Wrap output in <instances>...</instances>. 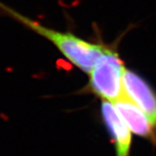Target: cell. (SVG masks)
Here are the masks:
<instances>
[{"label":"cell","instance_id":"1","mask_svg":"<svg viewBox=\"0 0 156 156\" xmlns=\"http://www.w3.org/2000/svg\"><path fill=\"white\" fill-rule=\"evenodd\" d=\"M0 14L19 23L50 42L70 63L87 74H89L96 62L108 49L104 45L89 42L70 32L47 27L1 2Z\"/></svg>","mask_w":156,"mask_h":156},{"label":"cell","instance_id":"2","mask_svg":"<svg viewBox=\"0 0 156 156\" xmlns=\"http://www.w3.org/2000/svg\"><path fill=\"white\" fill-rule=\"evenodd\" d=\"M125 68L119 55L107 49L89 72V89L104 101L115 102L122 97V78Z\"/></svg>","mask_w":156,"mask_h":156},{"label":"cell","instance_id":"3","mask_svg":"<svg viewBox=\"0 0 156 156\" xmlns=\"http://www.w3.org/2000/svg\"><path fill=\"white\" fill-rule=\"evenodd\" d=\"M123 95L147 115L156 126V94L149 83L136 72L126 69L122 78Z\"/></svg>","mask_w":156,"mask_h":156},{"label":"cell","instance_id":"4","mask_svg":"<svg viewBox=\"0 0 156 156\" xmlns=\"http://www.w3.org/2000/svg\"><path fill=\"white\" fill-rule=\"evenodd\" d=\"M101 115L115 141L116 156H129L131 132L118 115L112 102L108 101H102Z\"/></svg>","mask_w":156,"mask_h":156},{"label":"cell","instance_id":"5","mask_svg":"<svg viewBox=\"0 0 156 156\" xmlns=\"http://www.w3.org/2000/svg\"><path fill=\"white\" fill-rule=\"evenodd\" d=\"M113 103L118 115L132 133L142 137L152 136L153 124L145 113L132 101L123 95Z\"/></svg>","mask_w":156,"mask_h":156}]
</instances>
